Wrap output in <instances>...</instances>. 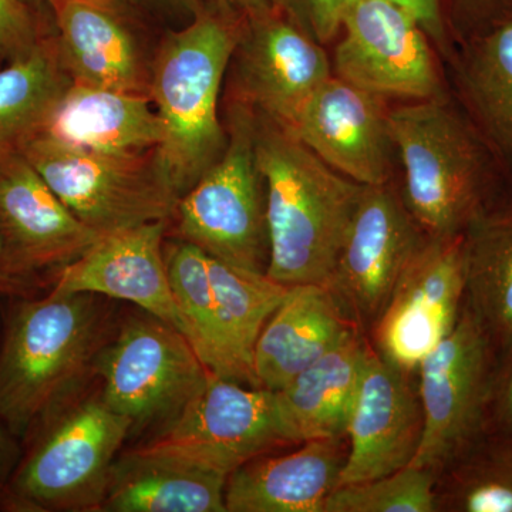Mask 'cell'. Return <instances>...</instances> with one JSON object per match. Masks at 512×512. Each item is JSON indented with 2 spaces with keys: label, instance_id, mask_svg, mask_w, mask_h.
I'll use <instances>...</instances> for the list:
<instances>
[{
  "label": "cell",
  "instance_id": "36",
  "mask_svg": "<svg viewBox=\"0 0 512 512\" xmlns=\"http://www.w3.org/2000/svg\"><path fill=\"white\" fill-rule=\"evenodd\" d=\"M487 431L512 439V338L501 342L498 349Z\"/></svg>",
  "mask_w": 512,
  "mask_h": 512
},
{
  "label": "cell",
  "instance_id": "25",
  "mask_svg": "<svg viewBox=\"0 0 512 512\" xmlns=\"http://www.w3.org/2000/svg\"><path fill=\"white\" fill-rule=\"evenodd\" d=\"M228 477L136 448L117 458L100 511L227 512Z\"/></svg>",
  "mask_w": 512,
  "mask_h": 512
},
{
  "label": "cell",
  "instance_id": "15",
  "mask_svg": "<svg viewBox=\"0 0 512 512\" xmlns=\"http://www.w3.org/2000/svg\"><path fill=\"white\" fill-rule=\"evenodd\" d=\"M57 52L72 83L150 93V19L127 0H50Z\"/></svg>",
  "mask_w": 512,
  "mask_h": 512
},
{
  "label": "cell",
  "instance_id": "10",
  "mask_svg": "<svg viewBox=\"0 0 512 512\" xmlns=\"http://www.w3.org/2000/svg\"><path fill=\"white\" fill-rule=\"evenodd\" d=\"M292 444L275 392L211 372L156 439L138 448L229 477L248 461Z\"/></svg>",
  "mask_w": 512,
  "mask_h": 512
},
{
  "label": "cell",
  "instance_id": "26",
  "mask_svg": "<svg viewBox=\"0 0 512 512\" xmlns=\"http://www.w3.org/2000/svg\"><path fill=\"white\" fill-rule=\"evenodd\" d=\"M466 301L498 343L512 338V184L464 232Z\"/></svg>",
  "mask_w": 512,
  "mask_h": 512
},
{
  "label": "cell",
  "instance_id": "7",
  "mask_svg": "<svg viewBox=\"0 0 512 512\" xmlns=\"http://www.w3.org/2000/svg\"><path fill=\"white\" fill-rule=\"evenodd\" d=\"M154 153H94L42 131L22 154L63 204L103 237L121 229L173 220L180 200L161 174Z\"/></svg>",
  "mask_w": 512,
  "mask_h": 512
},
{
  "label": "cell",
  "instance_id": "38",
  "mask_svg": "<svg viewBox=\"0 0 512 512\" xmlns=\"http://www.w3.org/2000/svg\"><path fill=\"white\" fill-rule=\"evenodd\" d=\"M35 284L22 281L15 278L6 271L3 265L2 248H0V296H8V298H23V296H32L36 289Z\"/></svg>",
  "mask_w": 512,
  "mask_h": 512
},
{
  "label": "cell",
  "instance_id": "16",
  "mask_svg": "<svg viewBox=\"0 0 512 512\" xmlns=\"http://www.w3.org/2000/svg\"><path fill=\"white\" fill-rule=\"evenodd\" d=\"M100 238L23 154L0 163V248L10 275L37 285L40 276L76 261Z\"/></svg>",
  "mask_w": 512,
  "mask_h": 512
},
{
  "label": "cell",
  "instance_id": "11",
  "mask_svg": "<svg viewBox=\"0 0 512 512\" xmlns=\"http://www.w3.org/2000/svg\"><path fill=\"white\" fill-rule=\"evenodd\" d=\"M103 402L133 431L170 423L205 383L210 370L180 330L160 319H133L100 353Z\"/></svg>",
  "mask_w": 512,
  "mask_h": 512
},
{
  "label": "cell",
  "instance_id": "28",
  "mask_svg": "<svg viewBox=\"0 0 512 512\" xmlns=\"http://www.w3.org/2000/svg\"><path fill=\"white\" fill-rule=\"evenodd\" d=\"M208 269L232 382L261 389L254 370L256 343L284 301L289 286L211 256H208Z\"/></svg>",
  "mask_w": 512,
  "mask_h": 512
},
{
  "label": "cell",
  "instance_id": "29",
  "mask_svg": "<svg viewBox=\"0 0 512 512\" xmlns=\"http://www.w3.org/2000/svg\"><path fill=\"white\" fill-rule=\"evenodd\" d=\"M164 256L175 303L183 320V335L210 372L232 382L231 365L218 323L208 255L191 242L177 238L164 242Z\"/></svg>",
  "mask_w": 512,
  "mask_h": 512
},
{
  "label": "cell",
  "instance_id": "34",
  "mask_svg": "<svg viewBox=\"0 0 512 512\" xmlns=\"http://www.w3.org/2000/svg\"><path fill=\"white\" fill-rule=\"evenodd\" d=\"M512 18V0H450V28L456 46Z\"/></svg>",
  "mask_w": 512,
  "mask_h": 512
},
{
  "label": "cell",
  "instance_id": "17",
  "mask_svg": "<svg viewBox=\"0 0 512 512\" xmlns=\"http://www.w3.org/2000/svg\"><path fill=\"white\" fill-rule=\"evenodd\" d=\"M389 110V100L332 74L306 104L293 134L350 180L389 184L399 163Z\"/></svg>",
  "mask_w": 512,
  "mask_h": 512
},
{
  "label": "cell",
  "instance_id": "18",
  "mask_svg": "<svg viewBox=\"0 0 512 512\" xmlns=\"http://www.w3.org/2000/svg\"><path fill=\"white\" fill-rule=\"evenodd\" d=\"M370 343L350 414L340 485L363 483L410 466L423 437L419 386Z\"/></svg>",
  "mask_w": 512,
  "mask_h": 512
},
{
  "label": "cell",
  "instance_id": "2",
  "mask_svg": "<svg viewBox=\"0 0 512 512\" xmlns=\"http://www.w3.org/2000/svg\"><path fill=\"white\" fill-rule=\"evenodd\" d=\"M254 116L271 248L266 276L285 286H325L366 185L333 170L291 131Z\"/></svg>",
  "mask_w": 512,
  "mask_h": 512
},
{
  "label": "cell",
  "instance_id": "24",
  "mask_svg": "<svg viewBox=\"0 0 512 512\" xmlns=\"http://www.w3.org/2000/svg\"><path fill=\"white\" fill-rule=\"evenodd\" d=\"M369 349L370 340L362 330H349L325 355L275 392L293 443L346 437Z\"/></svg>",
  "mask_w": 512,
  "mask_h": 512
},
{
  "label": "cell",
  "instance_id": "19",
  "mask_svg": "<svg viewBox=\"0 0 512 512\" xmlns=\"http://www.w3.org/2000/svg\"><path fill=\"white\" fill-rule=\"evenodd\" d=\"M167 224L150 222L103 235L76 261L53 274L52 289L134 303L183 333L165 264Z\"/></svg>",
  "mask_w": 512,
  "mask_h": 512
},
{
  "label": "cell",
  "instance_id": "3",
  "mask_svg": "<svg viewBox=\"0 0 512 512\" xmlns=\"http://www.w3.org/2000/svg\"><path fill=\"white\" fill-rule=\"evenodd\" d=\"M110 318L94 293L16 298L0 348V421L10 434L26 439L69 404L107 346Z\"/></svg>",
  "mask_w": 512,
  "mask_h": 512
},
{
  "label": "cell",
  "instance_id": "5",
  "mask_svg": "<svg viewBox=\"0 0 512 512\" xmlns=\"http://www.w3.org/2000/svg\"><path fill=\"white\" fill-rule=\"evenodd\" d=\"M133 424L103 399L59 410L30 431L35 443L0 498L15 511H100Z\"/></svg>",
  "mask_w": 512,
  "mask_h": 512
},
{
  "label": "cell",
  "instance_id": "39",
  "mask_svg": "<svg viewBox=\"0 0 512 512\" xmlns=\"http://www.w3.org/2000/svg\"><path fill=\"white\" fill-rule=\"evenodd\" d=\"M221 2L227 3L232 9L245 16L254 15V13L272 8L269 0H221Z\"/></svg>",
  "mask_w": 512,
  "mask_h": 512
},
{
  "label": "cell",
  "instance_id": "32",
  "mask_svg": "<svg viewBox=\"0 0 512 512\" xmlns=\"http://www.w3.org/2000/svg\"><path fill=\"white\" fill-rule=\"evenodd\" d=\"M53 30L49 5L32 0H0V62L29 55Z\"/></svg>",
  "mask_w": 512,
  "mask_h": 512
},
{
  "label": "cell",
  "instance_id": "8",
  "mask_svg": "<svg viewBox=\"0 0 512 512\" xmlns=\"http://www.w3.org/2000/svg\"><path fill=\"white\" fill-rule=\"evenodd\" d=\"M500 343L467 301L456 328L419 366L423 437L410 466L440 471L487 433Z\"/></svg>",
  "mask_w": 512,
  "mask_h": 512
},
{
  "label": "cell",
  "instance_id": "1",
  "mask_svg": "<svg viewBox=\"0 0 512 512\" xmlns=\"http://www.w3.org/2000/svg\"><path fill=\"white\" fill-rule=\"evenodd\" d=\"M244 19L221 0H202L187 25L168 30L154 52L148 96L163 126L154 157L178 200L227 148L218 109Z\"/></svg>",
  "mask_w": 512,
  "mask_h": 512
},
{
  "label": "cell",
  "instance_id": "41",
  "mask_svg": "<svg viewBox=\"0 0 512 512\" xmlns=\"http://www.w3.org/2000/svg\"><path fill=\"white\" fill-rule=\"evenodd\" d=\"M32 2L40 3V5H47V3L50 2V0H32Z\"/></svg>",
  "mask_w": 512,
  "mask_h": 512
},
{
  "label": "cell",
  "instance_id": "9",
  "mask_svg": "<svg viewBox=\"0 0 512 512\" xmlns=\"http://www.w3.org/2000/svg\"><path fill=\"white\" fill-rule=\"evenodd\" d=\"M332 72L384 99L423 101L450 94L446 67L419 20L392 0H348Z\"/></svg>",
  "mask_w": 512,
  "mask_h": 512
},
{
  "label": "cell",
  "instance_id": "27",
  "mask_svg": "<svg viewBox=\"0 0 512 512\" xmlns=\"http://www.w3.org/2000/svg\"><path fill=\"white\" fill-rule=\"evenodd\" d=\"M70 83L57 52L55 30L29 55L0 66V163L22 154L45 130Z\"/></svg>",
  "mask_w": 512,
  "mask_h": 512
},
{
  "label": "cell",
  "instance_id": "6",
  "mask_svg": "<svg viewBox=\"0 0 512 512\" xmlns=\"http://www.w3.org/2000/svg\"><path fill=\"white\" fill-rule=\"evenodd\" d=\"M225 113L227 148L178 201L173 215L178 238L225 264L266 275L271 248L254 111L228 100Z\"/></svg>",
  "mask_w": 512,
  "mask_h": 512
},
{
  "label": "cell",
  "instance_id": "21",
  "mask_svg": "<svg viewBox=\"0 0 512 512\" xmlns=\"http://www.w3.org/2000/svg\"><path fill=\"white\" fill-rule=\"evenodd\" d=\"M444 67L451 96L512 183V18L457 45Z\"/></svg>",
  "mask_w": 512,
  "mask_h": 512
},
{
  "label": "cell",
  "instance_id": "22",
  "mask_svg": "<svg viewBox=\"0 0 512 512\" xmlns=\"http://www.w3.org/2000/svg\"><path fill=\"white\" fill-rule=\"evenodd\" d=\"M43 133L69 146L144 156L163 141V126L151 97L70 83L57 101Z\"/></svg>",
  "mask_w": 512,
  "mask_h": 512
},
{
  "label": "cell",
  "instance_id": "31",
  "mask_svg": "<svg viewBox=\"0 0 512 512\" xmlns=\"http://www.w3.org/2000/svg\"><path fill=\"white\" fill-rule=\"evenodd\" d=\"M436 481L429 468L407 466L375 480L339 485L325 512H437Z\"/></svg>",
  "mask_w": 512,
  "mask_h": 512
},
{
  "label": "cell",
  "instance_id": "33",
  "mask_svg": "<svg viewBox=\"0 0 512 512\" xmlns=\"http://www.w3.org/2000/svg\"><path fill=\"white\" fill-rule=\"evenodd\" d=\"M272 8L286 16L302 32L328 46L340 32L339 0H269Z\"/></svg>",
  "mask_w": 512,
  "mask_h": 512
},
{
  "label": "cell",
  "instance_id": "14",
  "mask_svg": "<svg viewBox=\"0 0 512 512\" xmlns=\"http://www.w3.org/2000/svg\"><path fill=\"white\" fill-rule=\"evenodd\" d=\"M466 302L464 234L421 242L370 330L373 348L407 372L456 328Z\"/></svg>",
  "mask_w": 512,
  "mask_h": 512
},
{
  "label": "cell",
  "instance_id": "20",
  "mask_svg": "<svg viewBox=\"0 0 512 512\" xmlns=\"http://www.w3.org/2000/svg\"><path fill=\"white\" fill-rule=\"evenodd\" d=\"M348 450V437H329L303 441L292 453L248 461L228 477L227 512H325Z\"/></svg>",
  "mask_w": 512,
  "mask_h": 512
},
{
  "label": "cell",
  "instance_id": "13",
  "mask_svg": "<svg viewBox=\"0 0 512 512\" xmlns=\"http://www.w3.org/2000/svg\"><path fill=\"white\" fill-rule=\"evenodd\" d=\"M426 237L394 183L365 187L348 238L325 285L357 329L370 333Z\"/></svg>",
  "mask_w": 512,
  "mask_h": 512
},
{
  "label": "cell",
  "instance_id": "42",
  "mask_svg": "<svg viewBox=\"0 0 512 512\" xmlns=\"http://www.w3.org/2000/svg\"><path fill=\"white\" fill-rule=\"evenodd\" d=\"M0 66H2V62H0Z\"/></svg>",
  "mask_w": 512,
  "mask_h": 512
},
{
  "label": "cell",
  "instance_id": "40",
  "mask_svg": "<svg viewBox=\"0 0 512 512\" xmlns=\"http://www.w3.org/2000/svg\"><path fill=\"white\" fill-rule=\"evenodd\" d=\"M3 423L0 421V474H2L3 468L8 464V458L10 454V441L6 437L5 430L2 429Z\"/></svg>",
  "mask_w": 512,
  "mask_h": 512
},
{
  "label": "cell",
  "instance_id": "12",
  "mask_svg": "<svg viewBox=\"0 0 512 512\" xmlns=\"http://www.w3.org/2000/svg\"><path fill=\"white\" fill-rule=\"evenodd\" d=\"M228 72V100L291 133L313 94L333 74L326 46L274 8L245 16Z\"/></svg>",
  "mask_w": 512,
  "mask_h": 512
},
{
  "label": "cell",
  "instance_id": "23",
  "mask_svg": "<svg viewBox=\"0 0 512 512\" xmlns=\"http://www.w3.org/2000/svg\"><path fill=\"white\" fill-rule=\"evenodd\" d=\"M355 328L325 286H289L256 343L258 386L278 392Z\"/></svg>",
  "mask_w": 512,
  "mask_h": 512
},
{
  "label": "cell",
  "instance_id": "4",
  "mask_svg": "<svg viewBox=\"0 0 512 512\" xmlns=\"http://www.w3.org/2000/svg\"><path fill=\"white\" fill-rule=\"evenodd\" d=\"M400 194L429 237L461 235L512 184L451 93L390 107Z\"/></svg>",
  "mask_w": 512,
  "mask_h": 512
},
{
  "label": "cell",
  "instance_id": "30",
  "mask_svg": "<svg viewBox=\"0 0 512 512\" xmlns=\"http://www.w3.org/2000/svg\"><path fill=\"white\" fill-rule=\"evenodd\" d=\"M437 512H512V439L487 431L444 467Z\"/></svg>",
  "mask_w": 512,
  "mask_h": 512
},
{
  "label": "cell",
  "instance_id": "35",
  "mask_svg": "<svg viewBox=\"0 0 512 512\" xmlns=\"http://www.w3.org/2000/svg\"><path fill=\"white\" fill-rule=\"evenodd\" d=\"M348 0H339V6ZM414 16L426 30L434 49L437 50L444 66L450 62L456 50L450 28V0H392Z\"/></svg>",
  "mask_w": 512,
  "mask_h": 512
},
{
  "label": "cell",
  "instance_id": "37",
  "mask_svg": "<svg viewBox=\"0 0 512 512\" xmlns=\"http://www.w3.org/2000/svg\"><path fill=\"white\" fill-rule=\"evenodd\" d=\"M150 19H187L194 16L202 0H127Z\"/></svg>",
  "mask_w": 512,
  "mask_h": 512
}]
</instances>
